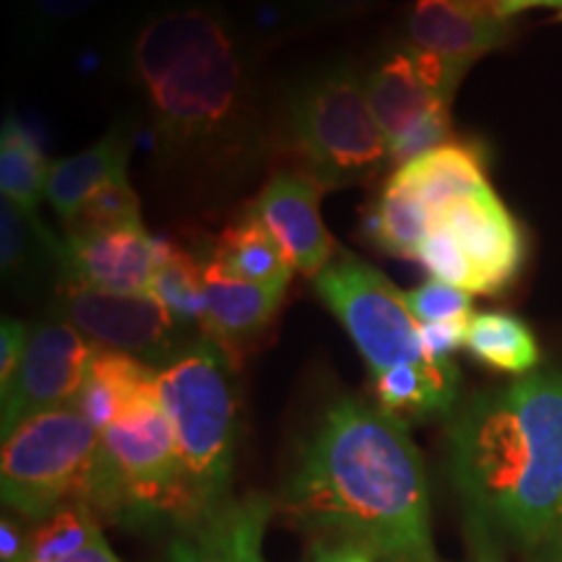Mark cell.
Returning <instances> with one entry per match:
<instances>
[{"mask_svg": "<svg viewBox=\"0 0 562 562\" xmlns=\"http://www.w3.org/2000/svg\"><path fill=\"white\" fill-rule=\"evenodd\" d=\"M281 505L294 521L378 562H435L430 487L409 425L364 398L323 412Z\"/></svg>", "mask_w": 562, "mask_h": 562, "instance_id": "1", "label": "cell"}, {"mask_svg": "<svg viewBox=\"0 0 562 562\" xmlns=\"http://www.w3.org/2000/svg\"><path fill=\"white\" fill-rule=\"evenodd\" d=\"M448 419V474L469 513L533 552L562 505V370L474 393Z\"/></svg>", "mask_w": 562, "mask_h": 562, "instance_id": "2", "label": "cell"}, {"mask_svg": "<svg viewBox=\"0 0 562 562\" xmlns=\"http://www.w3.org/2000/svg\"><path fill=\"white\" fill-rule=\"evenodd\" d=\"M161 159L199 165L240 136L248 74L240 45L220 13L188 5L146 21L131 50Z\"/></svg>", "mask_w": 562, "mask_h": 562, "instance_id": "3", "label": "cell"}, {"mask_svg": "<svg viewBox=\"0 0 562 562\" xmlns=\"http://www.w3.org/2000/svg\"><path fill=\"white\" fill-rule=\"evenodd\" d=\"M232 364L227 351L199 336L157 370L159 402L180 459L182 526L229 501L240 414Z\"/></svg>", "mask_w": 562, "mask_h": 562, "instance_id": "4", "label": "cell"}, {"mask_svg": "<svg viewBox=\"0 0 562 562\" xmlns=\"http://www.w3.org/2000/svg\"><path fill=\"white\" fill-rule=\"evenodd\" d=\"M281 123L284 146L323 191L364 186L391 165L364 76L349 63H334L307 76L286 100Z\"/></svg>", "mask_w": 562, "mask_h": 562, "instance_id": "5", "label": "cell"}, {"mask_svg": "<svg viewBox=\"0 0 562 562\" xmlns=\"http://www.w3.org/2000/svg\"><path fill=\"white\" fill-rule=\"evenodd\" d=\"M91 513H149L182 524V480L175 432L159 393L146 398L102 430L100 451L81 497Z\"/></svg>", "mask_w": 562, "mask_h": 562, "instance_id": "6", "label": "cell"}, {"mask_svg": "<svg viewBox=\"0 0 562 562\" xmlns=\"http://www.w3.org/2000/svg\"><path fill=\"white\" fill-rule=\"evenodd\" d=\"M102 432L76 406L26 419L3 440V503L26 518H47L81 497Z\"/></svg>", "mask_w": 562, "mask_h": 562, "instance_id": "7", "label": "cell"}, {"mask_svg": "<svg viewBox=\"0 0 562 562\" xmlns=\"http://www.w3.org/2000/svg\"><path fill=\"white\" fill-rule=\"evenodd\" d=\"M313 286L368 362L372 378L402 364L427 362L419 323L406 307L404 292L375 266L339 250Z\"/></svg>", "mask_w": 562, "mask_h": 562, "instance_id": "8", "label": "cell"}, {"mask_svg": "<svg viewBox=\"0 0 562 562\" xmlns=\"http://www.w3.org/2000/svg\"><path fill=\"white\" fill-rule=\"evenodd\" d=\"M53 311L91 347L121 351L157 370L195 341L154 292L115 294L58 279Z\"/></svg>", "mask_w": 562, "mask_h": 562, "instance_id": "9", "label": "cell"}, {"mask_svg": "<svg viewBox=\"0 0 562 562\" xmlns=\"http://www.w3.org/2000/svg\"><path fill=\"white\" fill-rule=\"evenodd\" d=\"M94 349L97 347H91L58 315L37 323L30 334L16 375L0 391L3 393V412H0L3 440L11 438L26 419L74 406L87 381Z\"/></svg>", "mask_w": 562, "mask_h": 562, "instance_id": "10", "label": "cell"}, {"mask_svg": "<svg viewBox=\"0 0 562 562\" xmlns=\"http://www.w3.org/2000/svg\"><path fill=\"white\" fill-rule=\"evenodd\" d=\"M463 74V66L422 53L406 42L372 63L364 76V91L389 149L435 112L451 110L453 91Z\"/></svg>", "mask_w": 562, "mask_h": 562, "instance_id": "11", "label": "cell"}, {"mask_svg": "<svg viewBox=\"0 0 562 562\" xmlns=\"http://www.w3.org/2000/svg\"><path fill=\"white\" fill-rule=\"evenodd\" d=\"M167 240L151 237L144 224L66 235L60 279L115 294L151 292L165 261Z\"/></svg>", "mask_w": 562, "mask_h": 562, "instance_id": "12", "label": "cell"}, {"mask_svg": "<svg viewBox=\"0 0 562 562\" xmlns=\"http://www.w3.org/2000/svg\"><path fill=\"white\" fill-rule=\"evenodd\" d=\"M323 188L302 170L273 172L250 203V214L261 220L284 248L292 269L315 279L334 261L339 245L321 220Z\"/></svg>", "mask_w": 562, "mask_h": 562, "instance_id": "13", "label": "cell"}, {"mask_svg": "<svg viewBox=\"0 0 562 562\" xmlns=\"http://www.w3.org/2000/svg\"><path fill=\"white\" fill-rule=\"evenodd\" d=\"M432 227L446 229L461 245L484 279L487 294H501L516 281L526 243L518 222L490 186L442 209Z\"/></svg>", "mask_w": 562, "mask_h": 562, "instance_id": "14", "label": "cell"}, {"mask_svg": "<svg viewBox=\"0 0 562 562\" xmlns=\"http://www.w3.org/2000/svg\"><path fill=\"white\" fill-rule=\"evenodd\" d=\"M508 40V21L482 0H414L406 13V45L463 68Z\"/></svg>", "mask_w": 562, "mask_h": 562, "instance_id": "15", "label": "cell"}, {"mask_svg": "<svg viewBox=\"0 0 562 562\" xmlns=\"http://www.w3.org/2000/svg\"><path fill=\"white\" fill-rule=\"evenodd\" d=\"M273 503L266 495L229 497L209 516L188 524L167 562H266L263 537Z\"/></svg>", "mask_w": 562, "mask_h": 562, "instance_id": "16", "label": "cell"}, {"mask_svg": "<svg viewBox=\"0 0 562 562\" xmlns=\"http://www.w3.org/2000/svg\"><path fill=\"white\" fill-rule=\"evenodd\" d=\"M284 294L286 290H269V286L232 279L206 258L203 261L201 336L222 347L235 362L237 351L269 328L284 302Z\"/></svg>", "mask_w": 562, "mask_h": 562, "instance_id": "17", "label": "cell"}, {"mask_svg": "<svg viewBox=\"0 0 562 562\" xmlns=\"http://www.w3.org/2000/svg\"><path fill=\"white\" fill-rule=\"evenodd\" d=\"M389 180L414 195L427 209L435 224V216L442 209L490 186L487 157L480 146L448 140L438 149L419 154L417 159L396 167V172Z\"/></svg>", "mask_w": 562, "mask_h": 562, "instance_id": "18", "label": "cell"}, {"mask_svg": "<svg viewBox=\"0 0 562 562\" xmlns=\"http://www.w3.org/2000/svg\"><path fill=\"white\" fill-rule=\"evenodd\" d=\"M157 393V368L121 351L94 349L87 381L74 406L102 432L125 412Z\"/></svg>", "mask_w": 562, "mask_h": 562, "instance_id": "19", "label": "cell"}, {"mask_svg": "<svg viewBox=\"0 0 562 562\" xmlns=\"http://www.w3.org/2000/svg\"><path fill=\"white\" fill-rule=\"evenodd\" d=\"M459 368L448 362L402 364L383 375L372 378L378 406L393 417L404 419H435L451 417L459 404Z\"/></svg>", "mask_w": 562, "mask_h": 562, "instance_id": "20", "label": "cell"}, {"mask_svg": "<svg viewBox=\"0 0 562 562\" xmlns=\"http://www.w3.org/2000/svg\"><path fill=\"white\" fill-rule=\"evenodd\" d=\"M209 261L232 279L250 281L269 290H286L294 271L277 237L250 211H245L240 220L232 222L216 237Z\"/></svg>", "mask_w": 562, "mask_h": 562, "instance_id": "21", "label": "cell"}, {"mask_svg": "<svg viewBox=\"0 0 562 562\" xmlns=\"http://www.w3.org/2000/svg\"><path fill=\"white\" fill-rule=\"evenodd\" d=\"M128 159L131 140L121 131H112L89 149L53 165L45 201L66 224L74 220L76 211L89 201L97 188H102L115 175L128 172Z\"/></svg>", "mask_w": 562, "mask_h": 562, "instance_id": "22", "label": "cell"}, {"mask_svg": "<svg viewBox=\"0 0 562 562\" xmlns=\"http://www.w3.org/2000/svg\"><path fill=\"white\" fill-rule=\"evenodd\" d=\"M0 263L5 281L32 290L47 271L63 266V243L37 220L34 211H26L3 199L0 203Z\"/></svg>", "mask_w": 562, "mask_h": 562, "instance_id": "23", "label": "cell"}, {"mask_svg": "<svg viewBox=\"0 0 562 562\" xmlns=\"http://www.w3.org/2000/svg\"><path fill=\"white\" fill-rule=\"evenodd\" d=\"M24 562H121L100 521L83 503H68L47 516L26 542Z\"/></svg>", "mask_w": 562, "mask_h": 562, "instance_id": "24", "label": "cell"}, {"mask_svg": "<svg viewBox=\"0 0 562 562\" xmlns=\"http://www.w3.org/2000/svg\"><path fill=\"white\" fill-rule=\"evenodd\" d=\"M432 229V216L422 203L385 180L381 193L362 216V237L372 248L393 258H417L419 245Z\"/></svg>", "mask_w": 562, "mask_h": 562, "instance_id": "25", "label": "cell"}, {"mask_svg": "<svg viewBox=\"0 0 562 562\" xmlns=\"http://www.w3.org/2000/svg\"><path fill=\"white\" fill-rule=\"evenodd\" d=\"M463 349L487 368L513 375H529L539 364L537 336L521 318L508 313L474 315Z\"/></svg>", "mask_w": 562, "mask_h": 562, "instance_id": "26", "label": "cell"}, {"mask_svg": "<svg viewBox=\"0 0 562 562\" xmlns=\"http://www.w3.org/2000/svg\"><path fill=\"white\" fill-rule=\"evenodd\" d=\"M53 167L47 165L40 144L16 117H5L0 133V191L16 206L34 211L45 199Z\"/></svg>", "mask_w": 562, "mask_h": 562, "instance_id": "27", "label": "cell"}, {"mask_svg": "<svg viewBox=\"0 0 562 562\" xmlns=\"http://www.w3.org/2000/svg\"><path fill=\"white\" fill-rule=\"evenodd\" d=\"M151 292L172 313L182 328L193 331L203 321V261L191 250L167 245Z\"/></svg>", "mask_w": 562, "mask_h": 562, "instance_id": "28", "label": "cell"}, {"mask_svg": "<svg viewBox=\"0 0 562 562\" xmlns=\"http://www.w3.org/2000/svg\"><path fill=\"white\" fill-rule=\"evenodd\" d=\"M140 222V203L131 188L128 172L115 175L89 195V201L76 211L74 220L66 222L68 235H87V232L133 227Z\"/></svg>", "mask_w": 562, "mask_h": 562, "instance_id": "29", "label": "cell"}, {"mask_svg": "<svg viewBox=\"0 0 562 562\" xmlns=\"http://www.w3.org/2000/svg\"><path fill=\"white\" fill-rule=\"evenodd\" d=\"M414 261H419L422 269L430 271L432 279L459 286V290L469 294H487V286H484L480 271L474 269V263L469 261L461 245L446 229L432 227L430 235L425 237V243L419 245Z\"/></svg>", "mask_w": 562, "mask_h": 562, "instance_id": "30", "label": "cell"}, {"mask_svg": "<svg viewBox=\"0 0 562 562\" xmlns=\"http://www.w3.org/2000/svg\"><path fill=\"white\" fill-rule=\"evenodd\" d=\"M404 302L419 326H425V323L461 321L474 315L472 294L438 279H430L419 284L417 290L404 292Z\"/></svg>", "mask_w": 562, "mask_h": 562, "instance_id": "31", "label": "cell"}, {"mask_svg": "<svg viewBox=\"0 0 562 562\" xmlns=\"http://www.w3.org/2000/svg\"><path fill=\"white\" fill-rule=\"evenodd\" d=\"M472 318L446 321V323H425V326H419L422 349H425L427 360H432V362L453 360V351H459L463 344H467V331H469V323H472Z\"/></svg>", "mask_w": 562, "mask_h": 562, "instance_id": "32", "label": "cell"}, {"mask_svg": "<svg viewBox=\"0 0 562 562\" xmlns=\"http://www.w3.org/2000/svg\"><path fill=\"white\" fill-rule=\"evenodd\" d=\"M30 328L16 318H3L0 328V389H5L16 375L21 357H24L26 344H30Z\"/></svg>", "mask_w": 562, "mask_h": 562, "instance_id": "33", "label": "cell"}, {"mask_svg": "<svg viewBox=\"0 0 562 562\" xmlns=\"http://www.w3.org/2000/svg\"><path fill=\"white\" fill-rule=\"evenodd\" d=\"M375 3H381V0H297V11L302 19L331 21L355 16V13L372 9Z\"/></svg>", "mask_w": 562, "mask_h": 562, "instance_id": "34", "label": "cell"}, {"mask_svg": "<svg viewBox=\"0 0 562 562\" xmlns=\"http://www.w3.org/2000/svg\"><path fill=\"white\" fill-rule=\"evenodd\" d=\"M102 0H30L32 11L45 21H70L100 5Z\"/></svg>", "mask_w": 562, "mask_h": 562, "instance_id": "35", "label": "cell"}, {"mask_svg": "<svg viewBox=\"0 0 562 562\" xmlns=\"http://www.w3.org/2000/svg\"><path fill=\"white\" fill-rule=\"evenodd\" d=\"M26 542H30V539L21 537L16 524H11L9 518H3V524H0V560L24 562Z\"/></svg>", "mask_w": 562, "mask_h": 562, "instance_id": "36", "label": "cell"}, {"mask_svg": "<svg viewBox=\"0 0 562 562\" xmlns=\"http://www.w3.org/2000/svg\"><path fill=\"white\" fill-rule=\"evenodd\" d=\"M533 562H562V505L542 544L533 550Z\"/></svg>", "mask_w": 562, "mask_h": 562, "instance_id": "37", "label": "cell"}, {"mask_svg": "<svg viewBox=\"0 0 562 562\" xmlns=\"http://www.w3.org/2000/svg\"><path fill=\"white\" fill-rule=\"evenodd\" d=\"M539 5L562 11V0H505L503 9H501V19L508 21L510 16H516V13H524L529 9H539Z\"/></svg>", "mask_w": 562, "mask_h": 562, "instance_id": "38", "label": "cell"}, {"mask_svg": "<svg viewBox=\"0 0 562 562\" xmlns=\"http://www.w3.org/2000/svg\"><path fill=\"white\" fill-rule=\"evenodd\" d=\"M311 562H341V547H321V550H315Z\"/></svg>", "mask_w": 562, "mask_h": 562, "instance_id": "39", "label": "cell"}, {"mask_svg": "<svg viewBox=\"0 0 562 562\" xmlns=\"http://www.w3.org/2000/svg\"><path fill=\"white\" fill-rule=\"evenodd\" d=\"M341 562H372V558L355 547H341Z\"/></svg>", "mask_w": 562, "mask_h": 562, "instance_id": "40", "label": "cell"}, {"mask_svg": "<svg viewBox=\"0 0 562 562\" xmlns=\"http://www.w3.org/2000/svg\"><path fill=\"white\" fill-rule=\"evenodd\" d=\"M482 3H484V5H487V9H492V11H495V13H497V16H501V9H503V3H505V0H482Z\"/></svg>", "mask_w": 562, "mask_h": 562, "instance_id": "41", "label": "cell"}]
</instances>
